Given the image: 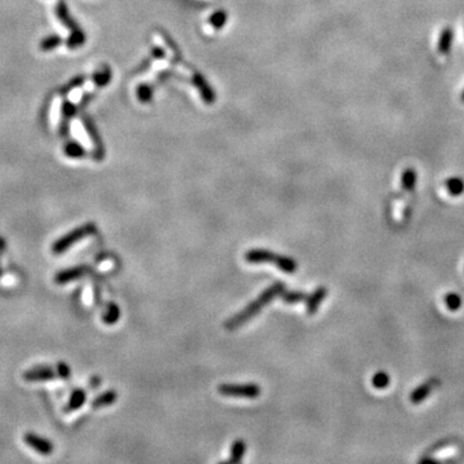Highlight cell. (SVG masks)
Instances as JSON below:
<instances>
[{
    "label": "cell",
    "instance_id": "cell-23",
    "mask_svg": "<svg viewBox=\"0 0 464 464\" xmlns=\"http://www.w3.org/2000/svg\"><path fill=\"white\" fill-rule=\"evenodd\" d=\"M390 384V376L388 374L384 373V371H381V373H376L373 378V386L378 390H382V388H386L387 386Z\"/></svg>",
    "mask_w": 464,
    "mask_h": 464
},
{
    "label": "cell",
    "instance_id": "cell-20",
    "mask_svg": "<svg viewBox=\"0 0 464 464\" xmlns=\"http://www.w3.org/2000/svg\"><path fill=\"white\" fill-rule=\"evenodd\" d=\"M445 186H446L448 191L450 192V195H453V196H458V195H460V193L464 191V182L458 177H454V178H450V180H448L446 181V185Z\"/></svg>",
    "mask_w": 464,
    "mask_h": 464
},
{
    "label": "cell",
    "instance_id": "cell-19",
    "mask_svg": "<svg viewBox=\"0 0 464 464\" xmlns=\"http://www.w3.org/2000/svg\"><path fill=\"white\" fill-rule=\"evenodd\" d=\"M62 44V38L60 35H55V34H52V35L47 36L40 42L39 44V48L43 52H49V50L55 49L57 47Z\"/></svg>",
    "mask_w": 464,
    "mask_h": 464
},
{
    "label": "cell",
    "instance_id": "cell-10",
    "mask_svg": "<svg viewBox=\"0 0 464 464\" xmlns=\"http://www.w3.org/2000/svg\"><path fill=\"white\" fill-rule=\"evenodd\" d=\"M116 400H118V392H116L115 390H108L106 391V392L101 393L100 396H97V397L92 401V408H94V409L106 408V406L112 405Z\"/></svg>",
    "mask_w": 464,
    "mask_h": 464
},
{
    "label": "cell",
    "instance_id": "cell-4",
    "mask_svg": "<svg viewBox=\"0 0 464 464\" xmlns=\"http://www.w3.org/2000/svg\"><path fill=\"white\" fill-rule=\"evenodd\" d=\"M219 395L224 397L257 398L260 396V387L258 384H221L218 387Z\"/></svg>",
    "mask_w": 464,
    "mask_h": 464
},
{
    "label": "cell",
    "instance_id": "cell-29",
    "mask_svg": "<svg viewBox=\"0 0 464 464\" xmlns=\"http://www.w3.org/2000/svg\"><path fill=\"white\" fill-rule=\"evenodd\" d=\"M4 248H6V243H4L3 239H0V254L4 251Z\"/></svg>",
    "mask_w": 464,
    "mask_h": 464
},
{
    "label": "cell",
    "instance_id": "cell-18",
    "mask_svg": "<svg viewBox=\"0 0 464 464\" xmlns=\"http://www.w3.org/2000/svg\"><path fill=\"white\" fill-rule=\"evenodd\" d=\"M401 183H402L403 190L408 191V192L414 191L415 183H417V173H415L414 169L408 168L403 171L402 177H401Z\"/></svg>",
    "mask_w": 464,
    "mask_h": 464
},
{
    "label": "cell",
    "instance_id": "cell-17",
    "mask_svg": "<svg viewBox=\"0 0 464 464\" xmlns=\"http://www.w3.org/2000/svg\"><path fill=\"white\" fill-rule=\"evenodd\" d=\"M64 151L66 156L72 159H81L85 156V149L76 141L67 142L64 147Z\"/></svg>",
    "mask_w": 464,
    "mask_h": 464
},
{
    "label": "cell",
    "instance_id": "cell-7",
    "mask_svg": "<svg viewBox=\"0 0 464 464\" xmlns=\"http://www.w3.org/2000/svg\"><path fill=\"white\" fill-rule=\"evenodd\" d=\"M89 271L88 266H76V267L67 268V270L60 271L55 274L54 282L58 285H65L67 282L75 281V280L80 279Z\"/></svg>",
    "mask_w": 464,
    "mask_h": 464
},
{
    "label": "cell",
    "instance_id": "cell-3",
    "mask_svg": "<svg viewBox=\"0 0 464 464\" xmlns=\"http://www.w3.org/2000/svg\"><path fill=\"white\" fill-rule=\"evenodd\" d=\"M96 232H97V226H96V223H93V222H88V223H85V224H81V226L76 227V228L72 229V231L67 232L66 235H64V236H61L60 239H57V240H55L52 245V253L55 255L62 254V253H65V251L69 250V249L71 248L74 244H76L77 241L83 240V239L93 235V234H96Z\"/></svg>",
    "mask_w": 464,
    "mask_h": 464
},
{
    "label": "cell",
    "instance_id": "cell-9",
    "mask_svg": "<svg viewBox=\"0 0 464 464\" xmlns=\"http://www.w3.org/2000/svg\"><path fill=\"white\" fill-rule=\"evenodd\" d=\"M326 293H328L326 287L320 286L306 299V311L308 315H315L317 312L318 306L323 303L324 298L326 297Z\"/></svg>",
    "mask_w": 464,
    "mask_h": 464
},
{
    "label": "cell",
    "instance_id": "cell-1",
    "mask_svg": "<svg viewBox=\"0 0 464 464\" xmlns=\"http://www.w3.org/2000/svg\"><path fill=\"white\" fill-rule=\"evenodd\" d=\"M284 289V282L280 281L275 282V284H272L271 286L266 287L262 292V294H260L257 299H254L251 303H249L243 311H240L239 313L232 316L231 318H228V320L224 323V328H226L227 330H235V329L243 326L244 324L248 323L251 317H254L257 313H259L260 309H262L263 307L267 306L268 303H271V302L274 301L276 297H279L280 294H282Z\"/></svg>",
    "mask_w": 464,
    "mask_h": 464
},
{
    "label": "cell",
    "instance_id": "cell-16",
    "mask_svg": "<svg viewBox=\"0 0 464 464\" xmlns=\"http://www.w3.org/2000/svg\"><path fill=\"white\" fill-rule=\"evenodd\" d=\"M120 318V308L116 303H108L105 313L102 315V321L106 325H113Z\"/></svg>",
    "mask_w": 464,
    "mask_h": 464
},
{
    "label": "cell",
    "instance_id": "cell-12",
    "mask_svg": "<svg viewBox=\"0 0 464 464\" xmlns=\"http://www.w3.org/2000/svg\"><path fill=\"white\" fill-rule=\"evenodd\" d=\"M453 35L454 34L451 27H445L444 30L441 31V35H440L439 39V47H437L440 54L445 55L450 52L451 43H453Z\"/></svg>",
    "mask_w": 464,
    "mask_h": 464
},
{
    "label": "cell",
    "instance_id": "cell-28",
    "mask_svg": "<svg viewBox=\"0 0 464 464\" xmlns=\"http://www.w3.org/2000/svg\"><path fill=\"white\" fill-rule=\"evenodd\" d=\"M100 384H101V379L98 378V376H94V378H92L91 382H89V387H91V388H96V387H98Z\"/></svg>",
    "mask_w": 464,
    "mask_h": 464
},
{
    "label": "cell",
    "instance_id": "cell-27",
    "mask_svg": "<svg viewBox=\"0 0 464 464\" xmlns=\"http://www.w3.org/2000/svg\"><path fill=\"white\" fill-rule=\"evenodd\" d=\"M85 80V77H83V76H79V77H76V79H74V80H71L69 83V85L66 86V88L64 89L65 92H69V91H71V89H74V88H76V86H79V85H81V84H83V81Z\"/></svg>",
    "mask_w": 464,
    "mask_h": 464
},
{
    "label": "cell",
    "instance_id": "cell-6",
    "mask_svg": "<svg viewBox=\"0 0 464 464\" xmlns=\"http://www.w3.org/2000/svg\"><path fill=\"white\" fill-rule=\"evenodd\" d=\"M23 440H25L26 445L30 446L31 449H34L35 451H38L39 454H42V455H49L53 450H54V446H53L52 442L49 440L44 439L42 436H38L34 432H27V433L23 436Z\"/></svg>",
    "mask_w": 464,
    "mask_h": 464
},
{
    "label": "cell",
    "instance_id": "cell-21",
    "mask_svg": "<svg viewBox=\"0 0 464 464\" xmlns=\"http://www.w3.org/2000/svg\"><path fill=\"white\" fill-rule=\"evenodd\" d=\"M281 298L285 303L294 304V303H298V302L306 301L307 297L303 292H286V293L282 292Z\"/></svg>",
    "mask_w": 464,
    "mask_h": 464
},
{
    "label": "cell",
    "instance_id": "cell-30",
    "mask_svg": "<svg viewBox=\"0 0 464 464\" xmlns=\"http://www.w3.org/2000/svg\"><path fill=\"white\" fill-rule=\"evenodd\" d=\"M460 100H461V102H464V91H463V93H461V96H460Z\"/></svg>",
    "mask_w": 464,
    "mask_h": 464
},
{
    "label": "cell",
    "instance_id": "cell-8",
    "mask_svg": "<svg viewBox=\"0 0 464 464\" xmlns=\"http://www.w3.org/2000/svg\"><path fill=\"white\" fill-rule=\"evenodd\" d=\"M55 14H57L58 19H60V22L64 23L67 28H70V31L79 27L77 23L75 22V19L70 16L69 7L65 3V0H58L57 2V4H55Z\"/></svg>",
    "mask_w": 464,
    "mask_h": 464
},
{
    "label": "cell",
    "instance_id": "cell-13",
    "mask_svg": "<svg viewBox=\"0 0 464 464\" xmlns=\"http://www.w3.org/2000/svg\"><path fill=\"white\" fill-rule=\"evenodd\" d=\"M436 386V381H428L427 383L422 384L412 393L410 396V400H412L413 403H419L420 401H423L424 398L428 397L429 393L432 392V388H434Z\"/></svg>",
    "mask_w": 464,
    "mask_h": 464
},
{
    "label": "cell",
    "instance_id": "cell-15",
    "mask_svg": "<svg viewBox=\"0 0 464 464\" xmlns=\"http://www.w3.org/2000/svg\"><path fill=\"white\" fill-rule=\"evenodd\" d=\"M84 43H85V34H84V31L80 27L70 31V35L66 40L67 48L76 49V48H80Z\"/></svg>",
    "mask_w": 464,
    "mask_h": 464
},
{
    "label": "cell",
    "instance_id": "cell-26",
    "mask_svg": "<svg viewBox=\"0 0 464 464\" xmlns=\"http://www.w3.org/2000/svg\"><path fill=\"white\" fill-rule=\"evenodd\" d=\"M151 96H152V92L147 85L141 86V88L138 89V97L142 102H146V101H149L150 98H151Z\"/></svg>",
    "mask_w": 464,
    "mask_h": 464
},
{
    "label": "cell",
    "instance_id": "cell-31",
    "mask_svg": "<svg viewBox=\"0 0 464 464\" xmlns=\"http://www.w3.org/2000/svg\"><path fill=\"white\" fill-rule=\"evenodd\" d=\"M2 275H3V270H2V267H0V276H2Z\"/></svg>",
    "mask_w": 464,
    "mask_h": 464
},
{
    "label": "cell",
    "instance_id": "cell-25",
    "mask_svg": "<svg viewBox=\"0 0 464 464\" xmlns=\"http://www.w3.org/2000/svg\"><path fill=\"white\" fill-rule=\"evenodd\" d=\"M227 14L224 12H217L216 14H213V17L210 18V23L214 26V28H221L222 26L226 23Z\"/></svg>",
    "mask_w": 464,
    "mask_h": 464
},
{
    "label": "cell",
    "instance_id": "cell-2",
    "mask_svg": "<svg viewBox=\"0 0 464 464\" xmlns=\"http://www.w3.org/2000/svg\"><path fill=\"white\" fill-rule=\"evenodd\" d=\"M245 260L251 265L258 263H274L279 270L285 274H294L298 268L297 262L293 258L286 255H280L274 251L265 250V249H251L245 253Z\"/></svg>",
    "mask_w": 464,
    "mask_h": 464
},
{
    "label": "cell",
    "instance_id": "cell-14",
    "mask_svg": "<svg viewBox=\"0 0 464 464\" xmlns=\"http://www.w3.org/2000/svg\"><path fill=\"white\" fill-rule=\"evenodd\" d=\"M246 451V444L244 440H235L231 446V456L228 459V463H240L241 459L244 458Z\"/></svg>",
    "mask_w": 464,
    "mask_h": 464
},
{
    "label": "cell",
    "instance_id": "cell-5",
    "mask_svg": "<svg viewBox=\"0 0 464 464\" xmlns=\"http://www.w3.org/2000/svg\"><path fill=\"white\" fill-rule=\"evenodd\" d=\"M22 376L27 382L50 381V379L60 378V369H58V365H55V366L42 365V366H35L27 369Z\"/></svg>",
    "mask_w": 464,
    "mask_h": 464
},
{
    "label": "cell",
    "instance_id": "cell-22",
    "mask_svg": "<svg viewBox=\"0 0 464 464\" xmlns=\"http://www.w3.org/2000/svg\"><path fill=\"white\" fill-rule=\"evenodd\" d=\"M110 79H111V71L108 67H105V69H102L101 71H98L93 76V80L96 81V84L98 86L106 85V84L110 81Z\"/></svg>",
    "mask_w": 464,
    "mask_h": 464
},
{
    "label": "cell",
    "instance_id": "cell-24",
    "mask_svg": "<svg viewBox=\"0 0 464 464\" xmlns=\"http://www.w3.org/2000/svg\"><path fill=\"white\" fill-rule=\"evenodd\" d=\"M445 303H446V306H448V308L450 311H456L461 306V299L458 294L450 293L445 298Z\"/></svg>",
    "mask_w": 464,
    "mask_h": 464
},
{
    "label": "cell",
    "instance_id": "cell-11",
    "mask_svg": "<svg viewBox=\"0 0 464 464\" xmlns=\"http://www.w3.org/2000/svg\"><path fill=\"white\" fill-rule=\"evenodd\" d=\"M86 401V393L84 390H80V388H77L75 390L74 392L71 393L70 396L69 401H67V405L65 408V412H74V410H77L79 408L85 403Z\"/></svg>",
    "mask_w": 464,
    "mask_h": 464
}]
</instances>
